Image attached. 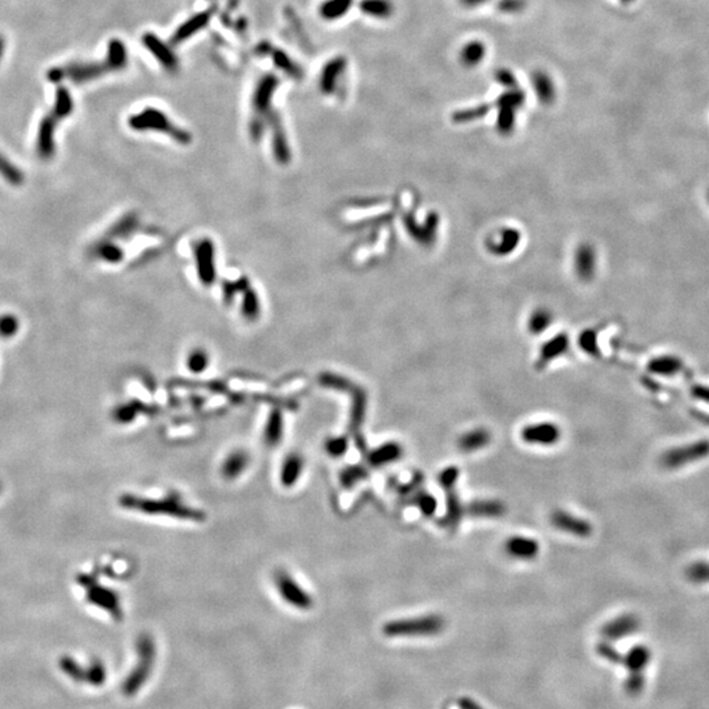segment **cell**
<instances>
[{"mask_svg":"<svg viewBox=\"0 0 709 709\" xmlns=\"http://www.w3.org/2000/svg\"><path fill=\"white\" fill-rule=\"evenodd\" d=\"M413 503L421 510L424 516H433L437 510V501L430 492H418L414 497Z\"/></svg>","mask_w":709,"mask_h":709,"instance_id":"cell-32","label":"cell"},{"mask_svg":"<svg viewBox=\"0 0 709 709\" xmlns=\"http://www.w3.org/2000/svg\"><path fill=\"white\" fill-rule=\"evenodd\" d=\"M360 11L376 19H389L394 13V4L390 0H362Z\"/></svg>","mask_w":709,"mask_h":709,"instance_id":"cell-25","label":"cell"},{"mask_svg":"<svg viewBox=\"0 0 709 709\" xmlns=\"http://www.w3.org/2000/svg\"><path fill=\"white\" fill-rule=\"evenodd\" d=\"M459 477H460V471L456 466H448L439 473L437 481L445 490H451V489H454Z\"/></svg>","mask_w":709,"mask_h":709,"instance_id":"cell-34","label":"cell"},{"mask_svg":"<svg viewBox=\"0 0 709 709\" xmlns=\"http://www.w3.org/2000/svg\"><path fill=\"white\" fill-rule=\"evenodd\" d=\"M692 394L699 398L701 401H705L709 404V388H703V386H698L692 390Z\"/></svg>","mask_w":709,"mask_h":709,"instance_id":"cell-44","label":"cell"},{"mask_svg":"<svg viewBox=\"0 0 709 709\" xmlns=\"http://www.w3.org/2000/svg\"><path fill=\"white\" fill-rule=\"evenodd\" d=\"M525 101V94L522 89H511L507 92L502 94L499 98H497V106L498 107H510V108H519L522 107Z\"/></svg>","mask_w":709,"mask_h":709,"instance_id":"cell-31","label":"cell"},{"mask_svg":"<svg viewBox=\"0 0 709 709\" xmlns=\"http://www.w3.org/2000/svg\"><path fill=\"white\" fill-rule=\"evenodd\" d=\"M137 665L122 683V694L132 698L145 686L155 660V645L148 634H142L137 641Z\"/></svg>","mask_w":709,"mask_h":709,"instance_id":"cell-2","label":"cell"},{"mask_svg":"<svg viewBox=\"0 0 709 709\" xmlns=\"http://www.w3.org/2000/svg\"><path fill=\"white\" fill-rule=\"evenodd\" d=\"M250 463V457L243 451H236L230 453L222 464L221 473L226 480H234L239 477L242 473L246 471L247 465Z\"/></svg>","mask_w":709,"mask_h":709,"instance_id":"cell-22","label":"cell"},{"mask_svg":"<svg viewBox=\"0 0 709 709\" xmlns=\"http://www.w3.org/2000/svg\"><path fill=\"white\" fill-rule=\"evenodd\" d=\"M489 0H460V3L463 4L464 7L466 8H474V7H478V6H483L485 3H487Z\"/></svg>","mask_w":709,"mask_h":709,"instance_id":"cell-46","label":"cell"},{"mask_svg":"<svg viewBox=\"0 0 709 709\" xmlns=\"http://www.w3.org/2000/svg\"><path fill=\"white\" fill-rule=\"evenodd\" d=\"M347 68V60L343 57H336V58L328 60L325 65L321 74V89L325 94H330L336 89V84L339 79L342 78L343 72Z\"/></svg>","mask_w":709,"mask_h":709,"instance_id":"cell-14","label":"cell"},{"mask_svg":"<svg viewBox=\"0 0 709 709\" xmlns=\"http://www.w3.org/2000/svg\"><path fill=\"white\" fill-rule=\"evenodd\" d=\"M487 112H489V107L487 106H481V107H477V108L460 110V112H457L453 116V118H454V121H469V120H473V118L483 117Z\"/></svg>","mask_w":709,"mask_h":709,"instance_id":"cell-38","label":"cell"},{"mask_svg":"<svg viewBox=\"0 0 709 709\" xmlns=\"http://www.w3.org/2000/svg\"><path fill=\"white\" fill-rule=\"evenodd\" d=\"M276 586L280 592L281 598L290 606L298 610H309L313 606L310 595L302 590V587L297 582L288 575L286 573H280L276 577Z\"/></svg>","mask_w":709,"mask_h":709,"instance_id":"cell-8","label":"cell"},{"mask_svg":"<svg viewBox=\"0 0 709 709\" xmlns=\"http://www.w3.org/2000/svg\"><path fill=\"white\" fill-rule=\"evenodd\" d=\"M466 511L469 512L472 516L475 518H501L506 512V507L502 502L495 501V499H480L469 503L466 507Z\"/></svg>","mask_w":709,"mask_h":709,"instance_id":"cell-19","label":"cell"},{"mask_svg":"<svg viewBox=\"0 0 709 709\" xmlns=\"http://www.w3.org/2000/svg\"><path fill=\"white\" fill-rule=\"evenodd\" d=\"M527 7V0H499L497 8L506 15L520 13Z\"/></svg>","mask_w":709,"mask_h":709,"instance_id":"cell-35","label":"cell"},{"mask_svg":"<svg viewBox=\"0 0 709 709\" xmlns=\"http://www.w3.org/2000/svg\"><path fill=\"white\" fill-rule=\"evenodd\" d=\"M447 512H445V516H444V524L445 527H457V524L461 520L464 515V507L459 497L456 495L454 492V489H451V490H447Z\"/></svg>","mask_w":709,"mask_h":709,"instance_id":"cell-27","label":"cell"},{"mask_svg":"<svg viewBox=\"0 0 709 709\" xmlns=\"http://www.w3.org/2000/svg\"><path fill=\"white\" fill-rule=\"evenodd\" d=\"M620 1L622 4H630V3H633L634 0H620Z\"/></svg>","mask_w":709,"mask_h":709,"instance_id":"cell-48","label":"cell"},{"mask_svg":"<svg viewBox=\"0 0 709 709\" xmlns=\"http://www.w3.org/2000/svg\"><path fill=\"white\" fill-rule=\"evenodd\" d=\"M277 86H279V79L271 74H268L259 80L257 87L255 89V95H254V104H255L256 108H267Z\"/></svg>","mask_w":709,"mask_h":709,"instance_id":"cell-24","label":"cell"},{"mask_svg":"<svg viewBox=\"0 0 709 709\" xmlns=\"http://www.w3.org/2000/svg\"><path fill=\"white\" fill-rule=\"evenodd\" d=\"M364 477L365 471L363 468H351L342 474V483L345 487H351V486H354V483L363 480Z\"/></svg>","mask_w":709,"mask_h":709,"instance_id":"cell-40","label":"cell"},{"mask_svg":"<svg viewBox=\"0 0 709 709\" xmlns=\"http://www.w3.org/2000/svg\"><path fill=\"white\" fill-rule=\"evenodd\" d=\"M459 705L461 709H483L475 701L469 699H461L459 701Z\"/></svg>","mask_w":709,"mask_h":709,"instance_id":"cell-45","label":"cell"},{"mask_svg":"<svg viewBox=\"0 0 709 709\" xmlns=\"http://www.w3.org/2000/svg\"><path fill=\"white\" fill-rule=\"evenodd\" d=\"M551 525L558 530L573 535L575 537H589L592 533V525L590 522L585 520L583 518L575 516L571 512L557 510L553 512L551 516Z\"/></svg>","mask_w":709,"mask_h":709,"instance_id":"cell-10","label":"cell"},{"mask_svg":"<svg viewBox=\"0 0 709 709\" xmlns=\"http://www.w3.org/2000/svg\"><path fill=\"white\" fill-rule=\"evenodd\" d=\"M639 627H640L639 618L632 613H627V615H621L619 618L608 621L601 628V636L607 641L619 640V639L636 633Z\"/></svg>","mask_w":709,"mask_h":709,"instance_id":"cell-12","label":"cell"},{"mask_svg":"<svg viewBox=\"0 0 709 709\" xmlns=\"http://www.w3.org/2000/svg\"><path fill=\"white\" fill-rule=\"evenodd\" d=\"M504 551L509 557H511L513 560L532 561L540 553V544L537 540L528 537V536L516 535V536H511L510 539L506 540Z\"/></svg>","mask_w":709,"mask_h":709,"instance_id":"cell-11","label":"cell"},{"mask_svg":"<svg viewBox=\"0 0 709 709\" xmlns=\"http://www.w3.org/2000/svg\"><path fill=\"white\" fill-rule=\"evenodd\" d=\"M354 0H326L319 7V13L325 20H338L343 18L352 7Z\"/></svg>","mask_w":709,"mask_h":709,"instance_id":"cell-26","label":"cell"},{"mask_svg":"<svg viewBox=\"0 0 709 709\" xmlns=\"http://www.w3.org/2000/svg\"><path fill=\"white\" fill-rule=\"evenodd\" d=\"M490 442H492V433H489V430L474 428L463 433L457 440V445L463 452L472 453L481 451L485 447H487Z\"/></svg>","mask_w":709,"mask_h":709,"instance_id":"cell-16","label":"cell"},{"mask_svg":"<svg viewBox=\"0 0 709 709\" xmlns=\"http://www.w3.org/2000/svg\"><path fill=\"white\" fill-rule=\"evenodd\" d=\"M499 117H498V125L502 130H509L511 128L513 122V108L510 107H499Z\"/></svg>","mask_w":709,"mask_h":709,"instance_id":"cell-43","label":"cell"},{"mask_svg":"<svg viewBox=\"0 0 709 709\" xmlns=\"http://www.w3.org/2000/svg\"><path fill=\"white\" fill-rule=\"evenodd\" d=\"M531 83L533 91L536 92L537 98L544 104H549L556 98L554 83L545 71H542V70L533 71L531 75Z\"/></svg>","mask_w":709,"mask_h":709,"instance_id":"cell-18","label":"cell"},{"mask_svg":"<svg viewBox=\"0 0 709 709\" xmlns=\"http://www.w3.org/2000/svg\"><path fill=\"white\" fill-rule=\"evenodd\" d=\"M142 42L146 49L151 51V54L160 62V65L167 70L177 69V58L170 46L166 45L162 39L157 37L153 33H145L142 37Z\"/></svg>","mask_w":709,"mask_h":709,"instance_id":"cell-13","label":"cell"},{"mask_svg":"<svg viewBox=\"0 0 709 709\" xmlns=\"http://www.w3.org/2000/svg\"><path fill=\"white\" fill-rule=\"evenodd\" d=\"M495 80L506 89H511L518 87V79L513 72L507 69H498L494 74Z\"/></svg>","mask_w":709,"mask_h":709,"instance_id":"cell-37","label":"cell"},{"mask_svg":"<svg viewBox=\"0 0 709 709\" xmlns=\"http://www.w3.org/2000/svg\"><path fill=\"white\" fill-rule=\"evenodd\" d=\"M212 15H213L212 10H207L204 11V12L197 13L195 16H192L191 19H188L174 33L172 42L174 44H180V42L189 39V37H192L193 34H196L198 30L205 28L207 23H209V20L212 18Z\"/></svg>","mask_w":709,"mask_h":709,"instance_id":"cell-15","label":"cell"},{"mask_svg":"<svg viewBox=\"0 0 709 709\" xmlns=\"http://www.w3.org/2000/svg\"><path fill=\"white\" fill-rule=\"evenodd\" d=\"M485 57H486V46L478 39L469 41L466 45H464L459 53V60L461 66L466 69L477 68Z\"/></svg>","mask_w":709,"mask_h":709,"instance_id":"cell-21","label":"cell"},{"mask_svg":"<svg viewBox=\"0 0 709 709\" xmlns=\"http://www.w3.org/2000/svg\"><path fill=\"white\" fill-rule=\"evenodd\" d=\"M4 49H6V41H4V39L0 36V59L3 58Z\"/></svg>","mask_w":709,"mask_h":709,"instance_id":"cell-47","label":"cell"},{"mask_svg":"<svg viewBox=\"0 0 709 709\" xmlns=\"http://www.w3.org/2000/svg\"><path fill=\"white\" fill-rule=\"evenodd\" d=\"M689 575L691 577V580H694V581H709V565L699 563V565L692 566L689 569Z\"/></svg>","mask_w":709,"mask_h":709,"instance_id":"cell-41","label":"cell"},{"mask_svg":"<svg viewBox=\"0 0 709 709\" xmlns=\"http://www.w3.org/2000/svg\"><path fill=\"white\" fill-rule=\"evenodd\" d=\"M709 454V440H700L675 449H670L660 459L662 465L669 469H677L692 461H698Z\"/></svg>","mask_w":709,"mask_h":709,"instance_id":"cell-7","label":"cell"},{"mask_svg":"<svg viewBox=\"0 0 709 709\" xmlns=\"http://www.w3.org/2000/svg\"><path fill=\"white\" fill-rule=\"evenodd\" d=\"M598 653L601 654L603 658L611 660L613 663H621V660H622V656H620L616 650L613 649L608 644H606V642H603V644H601L598 646Z\"/></svg>","mask_w":709,"mask_h":709,"instance_id":"cell-42","label":"cell"},{"mask_svg":"<svg viewBox=\"0 0 709 709\" xmlns=\"http://www.w3.org/2000/svg\"><path fill=\"white\" fill-rule=\"evenodd\" d=\"M109 71H115L110 60L89 62V63H70L48 71V79L51 83H60L62 80H71L74 83H83L98 78Z\"/></svg>","mask_w":709,"mask_h":709,"instance_id":"cell-5","label":"cell"},{"mask_svg":"<svg viewBox=\"0 0 709 709\" xmlns=\"http://www.w3.org/2000/svg\"><path fill=\"white\" fill-rule=\"evenodd\" d=\"M520 436L524 443L551 447L560 442L561 428L551 422L528 424L523 428Z\"/></svg>","mask_w":709,"mask_h":709,"instance_id":"cell-9","label":"cell"},{"mask_svg":"<svg viewBox=\"0 0 709 709\" xmlns=\"http://www.w3.org/2000/svg\"><path fill=\"white\" fill-rule=\"evenodd\" d=\"M401 456H402V447L395 442H389L369 452L368 461L374 468H380L397 461L398 459H401Z\"/></svg>","mask_w":709,"mask_h":709,"instance_id":"cell-17","label":"cell"},{"mask_svg":"<svg viewBox=\"0 0 709 709\" xmlns=\"http://www.w3.org/2000/svg\"><path fill=\"white\" fill-rule=\"evenodd\" d=\"M271 56H272V59H274V62H275V65L279 69L286 71V74L289 77H292V78H301L302 71L290 59V57L286 54V51L274 49L272 50V53H271Z\"/></svg>","mask_w":709,"mask_h":709,"instance_id":"cell-30","label":"cell"},{"mask_svg":"<svg viewBox=\"0 0 709 709\" xmlns=\"http://www.w3.org/2000/svg\"><path fill=\"white\" fill-rule=\"evenodd\" d=\"M302 469H304V460L301 459L300 454L293 453V454L288 456L286 461L283 464L281 473H280L281 485L286 487H290V486L295 485L297 480L300 478V475L302 473Z\"/></svg>","mask_w":709,"mask_h":709,"instance_id":"cell-23","label":"cell"},{"mask_svg":"<svg viewBox=\"0 0 709 709\" xmlns=\"http://www.w3.org/2000/svg\"><path fill=\"white\" fill-rule=\"evenodd\" d=\"M651 653L644 645H637L622 657L621 663L628 669L630 674H644V670L649 665Z\"/></svg>","mask_w":709,"mask_h":709,"instance_id":"cell-20","label":"cell"},{"mask_svg":"<svg viewBox=\"0 0 709 709\" xmlns=\"http://www.w3.org/2000/svg\"><path fill=\"white\" fill-rule=\"evenodd\" d=\"M283 419L279 413H272L267 422L266 431H264V440L268 445H277L281 440L283 436Z\"/></svg>","mask_w":709,"mask_h":709,"instance_id":"cell-29","label":"cell"},{"mask_svg":"<svg viewBox=\"0 0 709 709\" xmlns=\"http://www.w3.org/2000/svg\"><path fill=\"white\" fill-rule=\"evenodd\" d=\"M445 628V620L439 615H426L414 619L390 621L385 624L384 634L388 637H426L436 636Z\"/></svg>","mask_w":709,"mask_h":709,"instance_id":"cell-3","label":"cell"},{"mask_svg":"<svg viewBox=\"0 0 709 709\" xmlns=\"http://www.w3.org/2000/svg\"><path fill=\"white\" fill-rule=\"evenodd\" d=\"M74 103L66 87H58L56 92L54 109L39 124L37 148L41 155H50L54 150V130L59 120L68 117L72 112Z\"/></svg>","mask_w":709,"mask_h":709,"instance_id":"cell-1","label":"cell"},{"mask_svg":"<svg viewBox=\"0 0 709 709\" xmlns=\"http://www.w3.org/2000/svg\"><path fill=\"white\" fill-rule=\"evenodd\" d=\"M347 448H348V440L345 437H333V439H328L326 443V451L334 457L343 456Z\"/></svg>","mask_w":709,"mask_h":709,"instance_id":"cell-36","label":"cell"},{"mask_svg":"<svg viewBox=\"0 0 709 709\" xmlns=\"http://www.w3.org/2000/svg\"><path fill=\"white\" fill-rule=\"evenodd\" d=\"M645 686L644 674H630V678L625 682V689L630 695H639Z\"/></svg>","mask_w":709,"mask_h":709,"instance_id":"cell-39","label":"cell"},{"mask_svg":"<svg viewBox=\"0 0 709 709\" xmlns=\"http://www.w3.org/2000/svg\"><path fill=\"white\" fill-rule=\"evenodd\" d=\"M107 58L110 60L115 71L124 69L128 62V51L121 39H113L109 41L108 54Z\"/></svg>","mask_w":709,"mask_h":709,"instance_id":"cell-28","label":"cell"},{"mask_svg":"<svg viewBox=\"0 0 709 709\" xmlns=\"http://www.w3.org/2000/svg\"><path fill=\"white\" fill-rule=\"evenodd\" d=\"M59 669L62 670L69 678L78 682V683H86L89 686H103L107 679V670L106 666L100 660H94L89 668H82L77 660L63 657L59 660Z\"/></svg>","mask_w":709,"mask_h":709,"instance_id":"cell-6","label":"cell"},{"mask_svg":"<svg viewBox=\"0 0 709 709\" xmlns=\"http://www.w3.org/2000/svg\"><path fill=\"white\" fill-rule=\"evenodd\" d=\"M650 369L656 373L666 374V376L678 373L680 371V362L674 357L672 359L671 357L658 359L650 364Z\"/></svg>","mask_w":709,"mask_h":709,"instance_id":"cell-33","label":"cell"},{"mask_svg":"<svg viewBox=\"0 0 709 709\" xmlns=\"http://www.w3.org/2000/svg\"><path fill=\"white\" fill-rule=\"evenodd\" d=\"M125 504L128 507L137 509L139 511L148 512V513H165L170 516H175L179 519H187V520H204V513L197 511L195 509L187 507L184 503L180 502L177 497H170L162 501H151V499H141V498H125Z\"/></svg>","mask_w":709,"mask_h":709,"instance_id":"cell-4","label":"cell"}]
</instances>
